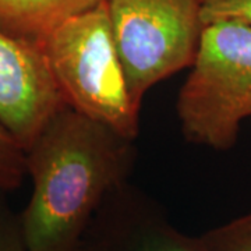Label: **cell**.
I'll list each match as a JSON object with an SVG mask.
<instances>
[{
  "label": "cell",
  "instance_id": "cell-7",
  "mask_svg": "<svg viewBox=\"0 0 251 251\" xmlns=\"http://www.w3.org/2000/svg\"><path fill=\"white\" fill-rule=\"evenodd\" d=\"M106 0H0V28L9 35L42 46L63 21Z\"/></svg>",
  "mask_w": 251,
  "mask_h": 251
},
{
  "label": "cell",
  "instance_id": "cell-9",
  "mask_svg": "<svg viewBox=\"0 0 251 251\" xmlns=\"http://www.w3.org/2000/svg\"><path fill=\"white\" fill-rule=\"evenodd\" d=\"M25 176L24 148L0 123V191L16 190L23 184Z\"/></svg>",
  "mask_w": 251,
  "mask_h": 251
},
{
  "label": "cell",
  "instance_id": "cell-3",
  "mask_svg": "<svg viewBox=\"0 0 251 251\" xmlns=\"http://www.w3.org/2000/svg\"><path fill=\"white\" fill-rule=\"evenodd\" d=\"M176 112L184 140L214 151L232 150L251 120V25L205 24Z\"/></svg>",
  "mask_w": 251,
  "mask_h": 251
},
{
  "label": "cell",
  "instance_id": "cell-4",
  "mask_svg": "<svg viewBox=\"0 0 251 251\" xmlns=\"http://www.w3.org/2000/svg\"><path fill=\"white\" fill-rule=\"evenodd\" d=\"M130 94L143 105L158 82L187 69L204 28L201 0H106Z\"/></svg>",
  "mask_w": 251,
  "mask_h": 251
},
{
  "label": "cell",
  "instance_id": "cell-10",
  "mask_svg": "<svg viewBox=\"0 0 251 251\" xmlns=\"http://www.w3.org/2000/svg\"><path fill=\"white\" fill-rule=\"evenodd\" d=\"M204 25L232 20L251 25V0H201Z\"/></svg>",
  "mask_w": 251,
  "mask_h": 251
},
{
  "label": "cell",
  "instance_id": "cell-1",
  "mask_svg": "<svg viewBox=\"0 0 251 251\" xmlns=\"http://www.w3.org/2000/svg\"><path fill=\"white\" fill-rule=\"evenodd\" d=\"M32 194L20 214L29 251H78L109 194L128 181L135 140L63 106L24 150Z\"/></svg>",
  "mask_w": 251,
  "mask_h": 251
},
{
  "label": "cell",
  "instance_id": "cell-6",
  "mask_svg": "<svg viewBox=\"0 0 251 251\" xmlns=\"http://www.w3.org/2000/svg\"><path fill=\"white\" fill-rule=\"evenodd\" d=\"M63 100L42 49L0 28V123L25 150Z\"/></svg>",
  "mask_w": 251,
  "mask_h": 251
},
{
  "label": "cell",
  "instance_id": "cell-2",
  "mask_svg": "<svg viewBox=\"0 0 251 251\" xmlns=\"http://www.w3.org/2000/svg\"><path fill=\"white\" fill-rule=\"evenodd\" d=\"M41 49L67 106L137 140L141 105L128 90L106 1L63 21Z\"/></svg>",
  "mask_w": 251,
  "mask_h": 251
},
{
  "label": "cell",
  "instance_id": "cell-11",
  "mask_svg": "<svg viewBox=\"0 0 251 251\" xmlns=\"http://www.w3.org/2000/svg\"><path fill=\"white\" fill-rule=\"evenodd\" d=\"M6 193L0 191V251H29L28 250L20 214H16L6 200Z\"/></svg>",
  "mask_w": 251,
  "mask_h": 251
},
{
  "label": "cell",
  "instance_id": "cell-8",
  "mask_svg": "<svg viewBox=\"0 0 251 251\" xmlns=\"http://www.w3.org/2000/svg\"><path fill=\"white\" fill-rule=\"evenodd\" d=\"M202 251H251V211L198 236Z\"/></svg>",
  "mask_w": 251,
  "mask_h": 251
},
{
  "label": "cell",
  "instance_id": "cell-5",
  "mask_svg": "<svg viewBox=\"0 0 251 251\" xmlns=\"http://www.w3.org/2000/svg\"><path fill=\"white\" fill-rule=\"evenodd\" d=\"M78 251H202L198 236L172 224L163 206L130 181L109 194Z\"/></svg>",
  "mask_w": 251,
  "mask_h": 251
}]
</instances>
